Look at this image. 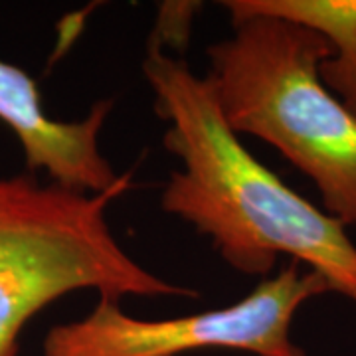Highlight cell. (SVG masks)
I'll return each mask as SVG.
<instances>
[{
	"instance_id": "1",
	"label": "cell",
	"mask_w": 356,
	"mask_h": 356,
	"mask_svg": "<svg viewBox=\"0 0 356 356\" xmlns=\"http://www.w3.org/2000/svg\"><path fill=\"white\" fill-rule=\"evenodd\" d=\"M143 76L166 123L163 145L182 165L161 194L166 214L206 236L238 273L266 280L287 255L356 307V243L343 224L257 161L226 125L206 76L154 36Z\"/></svg>"
},
{
	"instance_id": "2",
	"label": "cell",
	"mask_w": 356,
	"mask_h": 356,
	"mask_svg": "<svg viewBox=\"0 0 356 356\" xmlns=\"http://www.w3.org/2000/svg\"><path fill=\"white\" fill-rule=\"evenodd\" d=\"M222 6L232 36L208 46L206 79L226 125L277 149L315 184L329 216L356 226V115L318 76L329 42L240 0Z\"/></svg>"
},
{
	"instance_id": "3",
	"label": "cell",
	"mask_w": 356,
	"mask_h": 356,
	"mask_svg": "<svg viewBox=\"0 0 356 356\" xmlns=\"http://www.w3.org/2000/svg\"><path fill=\"white\" fill-rule=\"evenodd\" d=\"M133 186V170L105 192L42 182L32 172L0 177V356H18L20 334L54 301L91 289L99 299H200L145 269L115 238L109 206Z\"/></svg>"
},
{
	"instance_id": "4",
	"label": "cell",
	"mask_w": 356,
	"mask_h": 356,
	"mask_svg": "<svg viewBox=\"0 0 356 356\" xmlns=\"http://www.w3.org/2000/svg\"><path fill=\"white\" fill-rule=\"evenodd\" d=\"M332 293L317 271L289 261L240 301L175 318L131 317L121 303L99 299L83 318L51 327L42 356H180L206 348L252 356H307L291 339L297 311Z\"/></svg>"
},
{
	"instance_id": "5",
	"label": "cell",
	"mask_w": 356,
	"mask_h": 356,
	"mask_svg": "<svg viewBox=\"0 0 356 356\" xmlns=\"http://www.w3.org/2000/svg\"><path fill=\"white\" fill-rule=\"evenodd\" d=\"M113 102H97L83 119L64 121L46 113L36 79L24 67L0 60V123L10 129L28 172L81 192H105L121 178L105 159L99 133Z\"/></svg>"
},
{
	"instance_id": "6",
	"label": "cell",
	"mask_w": 356,
	"mask_h": 356,
	"mask_svg": "<svg viewBox=\"0 0 356 356\" xmlns=\"http://www.w3.org/2000/svg\"><path fill=\"white\" fill-rule=\"evenodd\" d=\"M257 13L281 16L318 32L331 46L321 64L323 83L356 115V0H240Z\"/></svg>"
}]
</instances>
